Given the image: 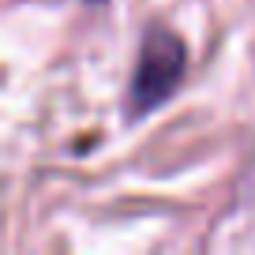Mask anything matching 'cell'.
I'll return each instance as SVG.
<instances>
[{
    "instance_id": "obj_1",
    "label": "cell",
    "mask_w": 255,
    "mask_h": 255,
    "mask_svg": "<svg viewBox=\"0 0 255 255\" xmlns=\"http://www.w3.org/2000/svg\"><path fill=\"white\" fill-rule=\"evenodd\" d=\"M184 68H188V49L169 26L154 23L143 34V49H139V64L128 87V117L139 120L146 113H154L158 105H165L173 98V90L180 87Z\"/></svg>"
},
{
    "instance_id": "obj_2",
    "label": "cell",
    "mask_w": 255,
    "mask_h": 255,
    "mask_svg": "<svg viewBox=\"0 0 255 255\" xmlns=\"http://www.w3.org/2000/svg\"><path fill=\"white\" fill-rule=\"evenodd\" d=\"M90 4H105V0H90Z\"/></svg>"
}]
</instances>
